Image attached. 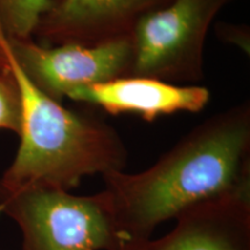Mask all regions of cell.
Masks as SVG:
<instances>
[{"label": "cell", "mask_w": 250, "mask_h": 250, "mask_svg": "<svg viewBox=\"0 0 250 250\" xmlns=\"http://www.w3.org/2000/svg\"><path fill=\"white\" fill-rule=\"evenodd\" d=\"M102 177L124 245L151 239L198 203L250 188L249 101L197 125L151 167Z\"/></svg>", "instance_id": "obj_1"}, {"label": "cell", "mask_w": 250, "mask_h": 250, "mask_svg": "<svg viewBox=\"0 0 250 250\" xmlns=\"http://www.w3.org/2000/svg\"><path fill=\"white\" fill-rule=\"evenodd\" d=\"M0 43L22 99L20 145L0 179V196L30 187L71 191L87 176L125 170L129 152L117 130L43 94L19 67L1 33Z\"/></svg>", "instance_id": "obj_2"}, {"label": "cell", "mask_w": 250, "mask_h": 250, "mask_svg": "<svg viewBox=\"0 0 250 250\" xmlns=\"http://www.w3.org/2000/svg\"><path fill=\"white\" fill-rule=\"evenodd\" d=\"M1 214L18 225L21 250H122L124 246L104 189L79 196L54 188H26L0 196Z\"/></svg>", "instance_id": "obj_3"}, {"label": "cell", "mask_w": 250, "mask_h": 250, "mask_svg": "<svg viewBox=\"0 0 250 250\" xmlns=\"http://www.w3.org/2000/svg\"><path fill=\"white\" fill-rule=\"evenodd\" d=\"M232 0H171L140 17L129 36L130 77L175 85H199L204 78V45L219 12Z\"/></svg>", "instance_id": "obj_4"}, {"label": "cell", "mask_w": 250, "mask_h": 250, "mask_svg": "<svg viewBox=\"0 0 250 250\" xmlns=\"http://www.w3.org/2000/svg\"><path fill=\"white\" fill-rule=\"evenodd\" d=\"M2 40L30 83L61 103L74 87L107 83L131 74L130 36L89 45L64 43L48 46L33 39L14 40L4 35Z\"/></svg>", "instance_id": "obj_5"}, {"label": "cell", "mask_w": 250, "mask_h": 250, "mask_svg": "<svg viewBox=\"0 0 250 250\" xmlns=\"http://www.w3.org/2000/svg\"><path fill=\"white\" fill-rule=\"evenodd\" d=\"M174 220L166 235L122 250H250V188L198 203Z\"/></svg>", "instance_id": "obj_6"}, {"label": "cell", "mask_w": 250, "mask_h": 250, "mask_svg": "<svg viewBox=\"0 0 250 250\" xmlns=\"http://www.w3.org/2000/svg\"><path fill=\"white\" fill-rule=\"evenodd\" d=\"M171 0H52L34 36L43 45L98 44L129 36L142 15Z\"/></svg>", "instance_id": "obj_7"}, {"label": "cell", "mask_w": 250, "mask_h": 250, "mask_svg": "<svg viewBox=\"0 0 250 250\" xmlns=\"http://www.w3.org/2000/svg\"><path fill=\"white\" fill-rule=\"evenodd\" d=\"M66 98L95 105L111 115L134 114L153 122L175 112H199L211 100L201 85H175L153 78L123 77L72 88Z\"/></svg>", "instance_id": "obj_8"}, {"label": "cell", "mask_w": 250, "mask_h": 250, "mask_svg": "<svg viewBox=\"0 0 250 250\" xmlns=\"http://www.w3.org/2000/svg\"><path fill=\"white\" fill-rule=\"evenodd\" d=\"M52 0H0V31L7 39L30 40Z\"/></svg>", "instance_id": "obj_9"}, {"label": "cell", "mask_w": 250, "mask_h": 250, "mask_svg": "<svg viewBox=\"0 0 250 250\" xmlns=\"http://www.w3.org/2000/svg\"><path fill=\"white\" fill-rule=\"evenodd\" d=\"M22 121V99L18 81L7 65L0 71V130L19 134Z\"/></svg>", "instance_id": "obj_10"}, {"label": "cell", "mask_w": 250, "mask_h": 250, "mask_svg": "<svg viewBox=\"0 0 250 250\" xmlns=\"http://www.w3.org/2000/svg\"><path fill=\"white\" fill-rule=\"evenodd\" d=\"M215 31L224 42L228 43V44L237 45L242 51L249 55L250 33L248 26H246V24L219 22L215 24Z\"/></svg>", "instance_id": "obj_11"}, {"label": "cell", "mask_w": 250, "mask_h": 250, "mask_svg": "<svg viewBox=\"0 0 250 250\" xmlns=\"http://www.w3.org/2000/svg\"><path fill=\"white\" fill-rule=\"evenodd\" d=\"M8 62H7V58H6V54L5 50L2 48L1 43H0V71H2L4 68L7 67Z\"/></svg>", "instance_id": "obj_12"}]
</instances>
